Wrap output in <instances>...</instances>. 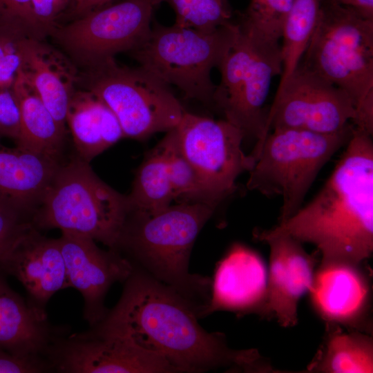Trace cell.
<instances>
[{
	"mask_svg": "<svg viewBox=\"0 0 373 373\" xmlns=\"http://www.w3.org/2000/svg\"><path fill=\"white\" fill-rule=\"evenodd\" d=\"M126 198L130 211L146 214L167 208L175 199L162 140L137 169Z\"/></svg>",
	"mask_w": 373,
	"mask_h": 373,
	"instance_id": "24",
	"label": "cell"
},
{
	"mask_svg": "<svg viewBox=\"0 0 373 373\" xmlns=\"http://www.w3.org/2000/svg\"><path fill=\"white\" fill-rule=\"evenodd\" d=\"M294 0H250L240 28L266 41L279 43L285 18Z\"/></svg>",
	"mask_w": 373,
	"mask_h": 373,
	"instance_id": "29",
	"label": "cell"
},
{
	"mask_svg": "<svg viewBox=\"0 0 373 373\" xmlns=\"http://www.w3.org/2000/svg\"><path fill=\"white\" fill-rule=\"evenodd\" d=\"M321 0H294L283 23L280 53L283 70L278 87L299 65L316 27Z\"/></svg>",
	"mask_w": 373,
	"mask_h": 373,
	"instance_id": "26",
	"label": "cell"
},
{
	"mask_svg": "<svg viewBox=\"0 0 373 373\" xmlns=\"http://www.w3.org/2000/svg\"><path fill=\"white\" fill-rule=\"evenodd\" d=\"M30 35L22 21L0 12V88L12 87L21 69L24 41Z\"/></svg>",
	"mask_w": 373,
	"mask_h": 373,
	"instance_id": "30",
	"label": "cell"
},
{
	"mask_svg": "<svg viewBox=\"0 0 373 373\" xmlns=\"http://www.w3.org/2000/svg\"><path fill=\"white\" fill-rule=\"evenodd\" d=\"M255 238L269 245L270 267L262 315L274 316L284 327L298 321V304L309 291L314 275L315 259L291 236L271 229L254 231Z\"/></svg>",
	"mask_w": 373,
	"mask_h": 373,
	"instance_id": "16",
	"label": "cell"
},
{
	"mask_svg": "<svg viewBox=\"0 0 373 373\" xmlns=\"http://www.w3.org/2000/svg\"><path fill=\"white\" fill-rule=\"evenodd\" d=\"M0 270L17 279L30 302L41 309L56 292L69 287L58 239L42 235L32 222L0 255Z\"/></svg>",
	"mask_w": 373,
	"mask_h": 373,
	"instance_id": "15",
	"label": "cell"
},
{
	"mask_svg": "<svg viewBox=\"0 0 373 373\" xmlns=\"http://www.w3.org/2000/svg\"><path fill=\"white\" fill-rule=\"evenodd\" d=\"M20 110L17 146L59 160L66 130L47 108L31 83L20 71L12 86Z\"/></svg>",
	"mask_w": 373,
	"mask_h": 373,
	"instance_id": "23",
	"label": "cell"
},
{
	"mask_svg": "<svg viewBox=\"0 0 373 373\" xmlns=\"http://www.w3.org/2000/svg\"><path fill=\"white\" fill-rule=\"evenodd\" d=\"M356 115L354 103L344 90L299 64L276 90L264 137L282 128L332 133L352 123Z\"/></svg>",
	"mask_w": 373,
	"mask_h": 373,
	"instance_id": "11",
	"label": "cell"
},
{
	"mask_svg": "<svg viewBox=\"0 0 373 373\" xmlns=\"http://www.w3.org/2000/svg\"><path fill=\"white\" fill-rule=\"evenodd\" d=\"M19 133L20 110L13 88H0V137L16 142Z\"/></svg>",
	"mask_w": 373,
	"mask_h": 373,
	"instance_id": "32",
	"label": "cell"
},
{
	"mask_svg": "<svg viewBox=\"0 0 373 373\" xmlns=\"http://www.w3.org/2000/svg\"><path fill=\"white\" fill-rule=\"evenodd\" d=\"M354 129L350 123L332 133L282 128L269 131L250 153L255 163L247 187L267 196L283 199L279 222L302 206L308 190L323 166L347 144Z\"/></svg>",
	"mask_w": 373,
	"mask_h": 373,
	"instance_id": "6",
	"label": "cell"
},
{
	"mask_svg": "<svg viewBox=\"0 0 373 373\" xmlns=\"http://www.w3.org/2000/svg\"><path fill=\"white\" fill-rule=\"evenodd\" d=\"M77 157L90 162L124 137L121 125L111 108L86 89L75 90L66 117Z\"/></svg>",
	"mask_w": 373,
	"mask_h": 373,
	"instance_id": "21",
	"label": "cell"
},
{
	"mask_svg": "<svg viewBox=\"0 0 373 373\" xmlns=\"http://www.w3.org/2000/svg\"><path fill=\"white\" fill-rule=\"evenodd\" d=\"M175 130L182 154L222 202L236 190L238 176L254 165L242 149L245 133L225 119L185 111Z\"/></svg>",
	"mask_w": 373,
	"mask_h": 373,
	"instance_id": "12",
	"label": "cell"
},
{
	"mask_svg": "<svg viewBox=\"0 0 373 373\" xmlns=\"http://www.w3.org/2000/svg\"><path fill=\"white\" fill-rule=\"evenodd\" d=\"M162 141L175 198L181 197L216 208L222 201L182 154L175 128L167 131Z\"/></svg>",
	"mask_w": 373,
	"mask_h": 373,
	"instance_id": "27",
	"label": "cell"
},
{
	"mask_svg": "<svg viewBox=\"0 0 373 373\" xmlns=\"http://www.w3.org/2000/svg\"><path fill=\"white\" fill-rule=\"evenodd\" d=\"M64 258L69 287L84 299V318L95 326L108 309L106 295L117 282H124L133 270L132 263L117 250L100 249L91 238L61 233L57 238Z\"/></svg>",
	"mask_w": 373,
	"mask_h": 373,
	"instance_id": "14",
	"label": "cell"
},
{
	"mask_svg": "<svg viewBox=\"0 0 373 373\" xmlns=\"http://www.w3.org/2000/svg\"><path fill=\"white\" fill-rule=\"evenodd\" d=\"M154 7L151 0H121L58 26L50 34L73 60L89 68L139 47L151 32Z\"/></svg>",
	"mask_w": 373,
	"mask_h": 373,
	"instance_id": "10",
	"label": "cell"
},
{
	"mask_svg": "<svg viewBox=\"0 0 373 373\" xmlns=\"http://www.w3.org/2000/svg\"><path fill=\"white\" fill-rule=\"evenodd\" d=\"M71 0H32L34 16L42 37L50 34L68 11Z\"/></svg>",
	"mask_w": 373,
	"mask_h": 373,
	"instance_id": "33",
	"label": "cell"
},
{
	"mask_svg": "<svg viewBox=\"0 0 373 373\" xmlns=\"http://www.w3.org/2000/svg\"><path fill=\"white\" fill-rule=\"evenodd\" d=\"M300 64L344 90L356 109L353 125L373 134V19L321 0Z\"/></svg>",
	"mask_w": 373,
	"mask_h": 373,
	"instance_id": "4",
	"label": "cell"
},
{
	"mask_svg": "<svg viewBox=\"0 0 373 373\" xmlns=\"http://www.w3.org/2000/svg\"><path fill=\"white\" fill-rule=\"evenodd\" d=\"M124 283L117 304L87 332L128 338L163 357L179 372L258 368L256 350L230 348L223 334L205 330L195 306L173 288L134 266Z\"/></svg>",
	"mask_w": 373,
	"mask_h": 373,
	"instance_id": "1",
	"label": "cell"
},
{
	"mask_svg": "<svg viewBox=\"0 0 373 373\" xmlns=\"http://www.w3.org/2000/svg\"><path fill=\"white\" fill-rule=\"evenodd\" d=\"M310 370L332 373H367L373 370V347L370 337L356 332L330 333Z\"/></svg>",
	"mask_w": 373,
	"mask_h": 373,
	"instance_id": "25",
	"label": "cell"
},
{
	"mask_svg": "<svg viewBox=\"0 0 373 373\" xmlns=\"http://www.w3.org/2000/svg\"><path fill=\"white\" fill-rule=\"evenodd\" d=\"M3 196L0 195V199L2 198Z\"/></svg>",
	"mask_w": 373,
	"mask_h": 373,
	"instance_id": "38",
	"label": "cell"
},
{
	"mask_svg": "<svg viewBox=\"0 0 373 373\" xmlns=\"http://www.w3.org/2000/svg\"><path fill=\"white\" fill-rule=\"evenodd\" d=\"M225 1H227V0H225Z\"/></svg>",
	"mask_w": 373,
	"mask_h": 373,
	"instance_id": "39",
	"label": "cell"
},
{
	"mask_svg": "<svg viewBox=\"0 0 373 373\" xmlns=\"http://www.w3.org/2000/svg\"><path fill=\"white\" fill-rule=\"evenodd\" d=\"M117 0H71L68 12L72 20L82 17Z\"/></svg>",
	"mask_w": 373,
	"mask_h": 373,
	"instance_id": "36",
	"label": "cell"
},
{
	"mask_svg": "<svg viewBox=\"0 0 373 373\" xmlns=\"http://www.w3.org/2000/svg\"><path fill=\"white\" fill-rule=\"evenodd\" d=\"M57 336L44 309L26 301L0 275V348L19 356L46 358Z\"/></svg>",
	"mask_w": 373,
	"mask_h": 373,
	"instance_id": "20",
	"label": "cell"
},
{
	"mask_svg": "<svg viewBox=\"0 0 373 373\" xmlns=\"http://www.w3.org/2000/svg\"><path fill=\"white\" fill-rule=\"evenodd\" d=\"M218 68L220 80L216 86L213 106L245 136L261 140L271 82L283 70L279 43L266 41L239 26L233 44Z\"/></svg>",
	"mask_w": 373,
	"mask_h": 373,
	"instance_id": "9",
	"label": "cell"
},
{
	"mask_svg": "<svg viewBox=\"0 0 373 373\" xmlns=\"http://www.w3.org/2000/svg\"><path fill=\"white\" fill-rule=\"evenodd\" d=\"M239 26L232 22L204 32L173 24L156 23L131 55L140 66L184 97L213 106L216 85L211 74L233 44Z\"/></svg>",
	"mask_w": 373,
	"mask_h": 373,
	"instance_id": "7",
	"label": "cell"
},
{
	"mask_svg": "<svg viewBox=\"0 0 373 373\" xmlns=\"http://www.w3.org/2000/svg\"><path fill=\"white\" fill-rule=\"evenodd\" d=\"M34 212L10 199H0V255L20 231L32 222Z\"/></svg>",
	"mask_w": 373,
	"mask_h": 373,
	"instance_id": "31",
	"label": "cell"
},
{
	"mask_svg": "<svg viewBox=\"0 0 373 373\" xmlns=\"http://www.w3.org/2000/svg\"><path fill=\"white\" fill-rule=\"evenodd\" d=\"M329 1L357 12L361 16L373 19V0H328Z\"/></svg>",
	"mask_w": 373,
	"mask_h": 373,
	"instance_id": "37",
	"label": "cell"
},
{
	"mask_svg": "<svg viewBox=\"0 0 373 373\" xmlns=\"http://www.w3.org/2000/svg\"><path fill=\"white\" fill-rule=\"evenodd\" d=\"M155 6L169 4L175 15V24L209 32L231 23V12L225 0H151Z\"/></svg>",
	"mask_w": 373,
	"mask_h": 373,
	"instance_id": "28",
	"label": "cell"
},
{
	"mask_svg": "<svg viewBox=\"0 0 373 373\" xmlns=\"http://www.w3.org/2000/svg\"><path fill=\"white\" fill-rule=\"evenodd\" d=\"M78 83L111 108L126 137L143 140L167 132L185 112L169 85L140 66H122L114 58L87 68Z\"/></svg>",
	"mask_w": 373,
	"mask_h": 373,
	"instance_id": "8",
	"label": "cell"
},
{
	"mask_svg": "<svg viewBox=\"0 0 373 373\" xmlns=\"http://www.w3.org/2000/svg\"><path fill=\"white\" fill-rule=\"evenodd\" d=\"M59 165V160L0 142V195L35 211Z\"/></svg>",
	"mask_w": 373,
	"mask_h": 373,
	"instance_id": "22",
	"label": "cell"
},
{
	"mask_svg": "<svg viewBox=\"0 0 373 373\" xmlns=\"http://www.w3.org/2000/svg\"><path fill=\"white\" fill-rule=\"evenodd\" d=\"M129 212L126 195L77 157L60 164L32 222L39 229H59L115 249Z\"/></svg>",
	"mask_w": 373,
	"mask_h": 373,
	"instance_id": "5",
	"label": "cell"
},
{
	"mask_svg": "<svg viewBox=\"0 0 373 373\" xmlns=\"http://www.w3.org/2000/svg\"><path fill=\"white\" fill-rule=\"evenodd\" d=\"M267 272L260 256L233 244L216 266L207 303L199 318L218 311L262 315L267 290Z\"/></svg>",
	"mask_w": 373,
	"mask_h": 373,
	"instance_id": "17",
	"label": "cell"
},
{
	"mask_svg": "<svg viewBox=\"0 0 373 373\" xmlns=\"http://www.w3.org/2000/svg\"><path fill=\"white\" fill-rule=\"evenodd\" d=\"M22 74L31 83L59 126L66 130V117L79 75L63 53L30 35L23 45Z\"/></svg>",
	"mask_w": 373,
	"mask_h": 373,
	"instance_id": "19",
	"label": "cell"
},
{
	"mask_svg": "<svg viewBox=\"0 0 373 373\" xmlns=\"http://www.w3.org/2000/svg\"><path fill=\"white\" fill-rule=\"evenodd\" d=\"M360 264L323 260L309 292L316 312L325 321L354 327L365 316L370 287Z\"/></svg>",
	"mask_w": 373,
	"mask_h": 373,
	"instance_id": "18",
	"label": "cell"
},
{
	"mask_svg": "<svg viewBox=\"0 0 373 373\" xmlns=\"http://www.w3.org/2000/svg\"><path fill=\"white\" fill-rule=\"evenodd\" d=\"M0 12L18 19L35 36L43 38L34 16L32 0H0Z\"/></svg>",
	"mask_w": 373,
	"mask_h": 373,
	"instance_id": "35",
	"label": "cell"
},
{
	"mask_svg": "<svg viewBox=\"0 0 373 373\" xmlns=\"http://www.w3.org/2000/svg\"><path fill=\"white\" fill-rule=\"evenodd\" d=\"M46 358L52 371L64 373H178L163 357L131 340L87 332L57 336Z\"/></svg>",
	"mask_w": 373,
	"mask_h": 373,
	"instance_id": "13",
	"label": "cell"
},
{
	"mask_svg": "<svg viewBox=\"0 0 373 373\" xmlns=\"http://www.w3.org/2000/svg\"><path fill=\"white\" fill-rule=\"evenodd\" d=\"M52 372L43 357L23 356L0 348V373H38Z\"/></svg>",
	"mask_w": 373,
	"mask_h": 373,
	"instance_id": "34",
	"label": "cell"
},
{
	"mask_svg": "<svg viewBox=\"0 0 373 373\" xmlns=\"http://www.w3.org/2000/svg\"><path fill=\"white\" fill-rule=\"evenodd\" d=\"M372 135L354 126L332 173L316 197L271 231L316 246L323 260L361 264L373 250Z\"/></svg>",
	"mask_w": 373,
	"mask_h": 373,
	"instance_id": "2",
	"label": "cell"
},
{
	"mask_svg": "<svg viewBox=\"0 0 373 373\" xmlns=\"http://www.w3.org/2000/svg\"><path fill=\"white\" fill-rule=\"evenodd\" d=\"M216 207L200 202L170 205L153 214L130 211L115 249L134 267L173 288L199 311L207 303L211 279L191 274L194 242Z\"/></svg>",
	"mask_w": 373,
	"mask_h": 373,
	"instance_id": "3",
	"label": "cell"
}]
</instances>
